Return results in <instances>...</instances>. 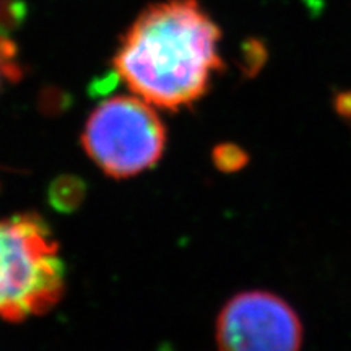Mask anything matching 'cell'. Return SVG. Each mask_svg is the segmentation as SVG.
<instances>
[{"instance_id": "3957f363", "label": "cell", "mask_w": 351, "mask_h": 351, "mask_svg": "<svg viewBox=\"0 0 351 351\" xmlns=\"http://www.w3.org/2000/svg\"><path fill=\"white\" fill-rule=\"evenodd\" d=\"M86 155L114 179L137 176L163 156L166 127L138 96H114L93 109L83 127Z\"/></svg>"}, {"instance_id": "ba28073f", "label": "cell", "mask_w": 351, "mask_h": 351, "mask_svg": "<svg viewBox=\"0 0 351 351\" xmlns=\"http://www.w3.org/2000/svg\"><path fill=\"white\" fill-rule=\"evenodd\" d=\"M335 104L340 116L351 122V95H340L339 98H337Z\"/></svg>"}, {"instance_id": "52a82bcc", "label": "cell", "mask_w": 351, "mask_h": 351, "mask_svg": "<svg viewBox=\"0 0 351 351\" xmlns=\"http://www.w3.org/2000/svg\"><path fill=\"white\" fill-rule=\"evenodd\" d=\"M21 77L20 67L15 60L13 44L0 38V88L3 80H16Z\"/></svg>"}, {"instance_id": "5b68a950", "label": "cell", "mask_w": 351, "mask_h": 351, "mask_svg": "<svg viewBox=\"0 0 351 351\" xmlns=\"http://www.w3.org/2000/svg\"><path fill=\"white\" fill-rule=\"evenodd\" d=\"M83 197L82 182L75 178L57 179L51 187V204L57 210H72L80 204Z\"/></svg>"}, {"instance_id": "8992f818", "label": "cell", "mask_w": 351, "mask_h": 351, "mask_svg": "<svg viewBox=\"0 0 351 351\" xmlns=\"http://www.w3.org/2000/svg\"><path fill=\"white\" fill-rule=\"evenodd\" d=\"M213 161L219 171H238L247 163V155L238 145H218L213 150Z\"/></svg>"}, {"instance_id": "277c9868", "label": "cell", "mask_w": 351, "mask_h": 351, "mask_svg": "<svg viewBox=\"0 0 351 351\" xmlns=\"http://www.w3.org/2000/svg\"><path fill=\"white\" fill-rule=\"evenodd\" d=\"M302 337L293 306L263 289L232 296L217 319L219 351H301Z\"/></svg>"}, {"instance_id": "6da1fadb", "label": "cell", "mask_w": 351, "mask_h": 351, "mask_svg": "<svg viewBox=\"0 0 351 351\" xmlns=\"http://www.w3.org/2000/svg\"><path fill=\"white\" fill-rule=\"evenodd\" d=\"M221 39L199 0H163L134 20L112 65L135 96L156 109L181 111L204 98L225 69Z\"/></svg>"}, {"instance_id": "7a4b0ae2", "label": "cell", "mask_w": 351, "mask_h": 351, "mask_svg": "<svg viewBox=\"0 0 351 351\" xmlns=\"http://www.w3.org/2000/svg\"><path fill=\"white\" fill-rule=\"evenodd\" d=\"M64 291L65 265L46 221L34 213L0 219V319L47 313Z\"/></svg>"}]
</instances>
